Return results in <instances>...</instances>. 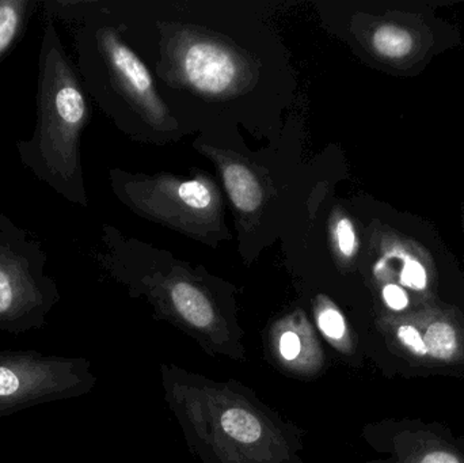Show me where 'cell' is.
Listing matches in <instances>:
<instances>
[{
    "label": "cell",
    "instance_id": "cell-5",
    "mask_svg": "<svg viewBox=\"0 0 464 463\" xmlns=\"http://www.w3.org/2000/svg\"><path fill=\"white\" fill-rule=\"evenodd\" d=\"M378 328L390 351L411 366H464V320L438 299L403 314L382 313Z\"/></svg>",
    "mask_w": 464,
    "mask_h": 463
},
{
    "label": "cell",
    "instance_id": "cell-11",
    "mask_svg": "<svg viewBox=\"0 0 464 463\" xmlns=\"http://www.w3.org/2000/svg\"><path fill=\"white\" fill-rule=\"evenodd\" d=\"M371 45L379 56L392 62L411 59L421 48V40L416 32L402 24H378L371 34Z\"/></svg>",
    "mask_w": 464,
    "mask_h": 463
},
{
    "label": "cell",
    "instance_id": "cell-6",
    "mask_svg": "<svg viewBox=\"0 0 464 463\" xmlns=\"http://www.w3.org/2000/svg\"><path fill=\"white\" fill-rule=\"evenodd\" d=\"M171 317L208 351L234 359L245 356L240 331L232 328L208 295L198 285L177 282L168 291Z\"/></svg>",
    "mask_w": 464,
    "mask_h": 463
},
{
    "label": "cell",
    "instance_id": "cell-3",
    "mask_svg": "<svg viewBox=\"0 0 464 463\" xmlns=\"http://www.w3.org/2000/svg\"><path fill=\"white\" fill-rule=\"evenodd\" d=\"M45 265L40 242L0 214V332L21 334L45 325L60 299Z\"/></svg>",
    "mask_w": 464,
    "mask_h": 463
},
{
    "label": "cell",
    "instance_id": "cell-1",
    "mask_svg": "<svg viewBox=\"0 0 464 463\" xmlns=\"http://www.w3.org/2000/svg\"><path fill=\"white\" fill-rule=\"evenodd\" d=\"M166 401L206 463H300L297 429L243 386L163 366Z\"/></svg>",
    "mask_w": 464,
    "mask_h": 463
},
{
    "label": "cell",
    "instance_id": "cell-16",
    "mask_svg": "<svg viewBox=\"0 0 464 463\" xmlns=\"http://www.w3.org/2000/svg\"><path fill=\"white\" fill-rule=\"evenodd\" d=\"M365 463H401L398 461H373V462H365Z\"/></svg>",
    "mask_w": 464,
    "mask_h": 463
},
{
    "label": "cell",
    "instance_id": "cell-10",
    "mask_svg": "<svg viewBox=\"0 0 464 463\" xmlns=\"http://www.w3.org/2000/svg\"><path fill=\"white\" fill-rule=\"evenodd\" d=\"M182 73L190 86L207 94H222L235 83L237 63L230 52L211 43H196L182 54Z\"/></svg>",
    "mask_w": 464,
    "mask_h": 463
},
{
    "label": "cell",
    "instance_id": "cell-13",
    "mask_svg": "<svg viewBox=\"0 0 464 463\" xmlns=\"http://www.w3.org/2000/svg\"><path fill=\"white\" fill-rule=\"evenodd\" d=\"M315 321L322 336L335 351L346 356L356 353V340L346 323V318L332 302H318L315 307Z\"/></svg>",
    "mask_w": 464,
    "mask_h": 463
},
{
    "label": "cell",
    "instance_id": "cell-8",
    "mask_svg": "<svg viewBox=\"0 0 464 463\" xmlns=\"http://www.w3.org/2000/svg\"><path fill=\"white\" fill-rule=\"evenodd\" d=\"M267 347L276 366L286 374L299 378H314L324 367V352L321 342L302 313H294L272 326Z\"/></svg>",
    "mask_w": 464,
    "mask_h": 463
},
{
    "label": "cell",
    "instance_id": "cell-14",
    "mask_svg": "<svg viewBox=\"0 0 464 463\" xmlns=\"http://www.w3.org/2000/svg\"><path fill=\"white\" fill-rule=\"evenodd\" d=\"M225 184L235 207L243 212H253L262 201L261 188L254 174L246 166L234 165L225 169Z\"/></svg>",
    "mask_w": 464,
    "mask_h": 463
},
{
    "label": "cell",
    "instance_id": "cell-7",
    "mask_svg": "<svg viewBox=\"0 0 464 463\" xmlns=\"http://www.w3.org/2000/svg\"><path fill=\"white\" fill-rule=\"evenodd\" d=\"M375 275L379 283H395L408 291L417 306L436 301L435 264L411 239L392 236L383 241Z\"/></svg>",
    "mask_w": 464,
    "mask_h": 463
},
{
    "label": "cell",
    "instance_id": "cell-15",
    "mask_svg": "<svg viewBox=\"0 0 464 463\" xmlns=\"http://www.w3.org/2000/svg\"><path fill=\"white\" fill-rule=\"evenodd\" d=\"M334 241L338 253L343 260L354 258L357 249H359V238H357L353 223L348 217H340L335 223Z\"/></svg>",
    "mask_w": 464,
    "mask_h": 463
},
{
    "label": "cell",
    "instance_id": "cell-2",
    "mask_svg": "<svg viewBox=\"0 0 464 463\" xmlns=\"http://www.w3.org/2000/svg\"><path fill=\"white\" fill-rule=\"evenodd\" d=\"M35 106L37 122L32 138L15 144L19 160L57 195L86 206L79 144L89 120V106L48 14L38 53Z\"/></svg>",
    "mask_w": 464,
    "mask_h": 463
},
{
    "label": "cell",
    "instance_id": "cell-12",
    "mask_svg": "<svg viewBox=\"0 0 464 463\" xmlns=\"http://www.w3.org/2000/svg\"><path fill=\"white\" fill-rule=\"evenodd\" d=\"M38 0H0V63L24 37Z\"/></svg>",
    "mask_w": 464,
    "mask_h": 463
},
{
    "label": "cell",
    "instance_id": "cell-9",
    "mask_svg": "<svg viewBox=\"0 0 464 463\" xmlns=\"http://www.w3.org/2000/svg\"><path fill=\"white\" fill-rule=\"evenodd\" d=\"M384 449L401 463H464V450L443 432L419 421L392 423L381 429Z\"/></svg>",
    "mask_w": 464,
    "mask_h": 463
},
{
    "label": "cell",
    "instance_id": "cell-4",
    "mask_svg": "<svg viewBox=\"0 0 464 463\" xmlns=\"http://www.w3.org/2000/svg\"><path fill=\"white\" fill-rule=\"evenodd\" d=\"M97 378L84 358L0 351V419L46 402L84 396Z\"/></svg>",
    "mask_w": 464,
    "mask_h": 463
}]
</instances>
